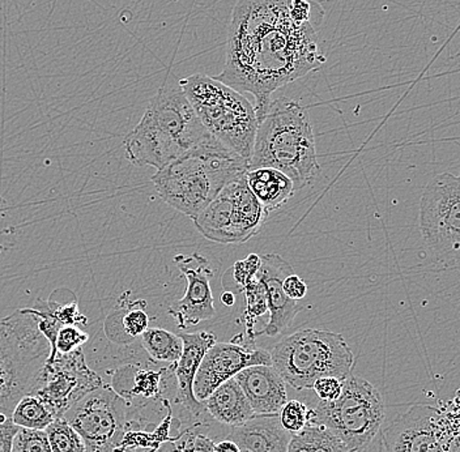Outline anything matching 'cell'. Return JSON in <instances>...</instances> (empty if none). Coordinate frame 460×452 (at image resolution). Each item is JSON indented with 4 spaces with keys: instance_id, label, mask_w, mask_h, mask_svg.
I'll use <instances>...</instances> for the list:
<instances>
[{
    "instance_id": "cell-29",
    "label": "cell",
    "mask_w": 460,
    "mask_h": 452,
    "mask_svg": "<svg viewBox=\"0 0 460 452\" xmlns=\"http://www.w3.org/2000/svg\"><path fill=\"white\" fill-rule=\"evenodd\" d=\"M66 290L62 289V297L58 298L57 293L54 292L50 298L46 299V306L49 313L59 322L62 325H85L88 323V318L82 314L79 309V301L74 292L70 293L68 298H66Z\"/></svg>"
},
{
    "instance_id": "cell-9",
    "label": "cell",
    "mask_w": 460,
    "mask_h": 452,
    "mask_svg": "<svg viewBox=\"0 0 460 452\" xmlns=\"http://www.w3.org/2000/svg\"><path fill=\"white\" fill-rule=\"evenodd\" d=\"M269 216L250 190L244 174L226 184L192 221L207 240L237 244L258 235Z\"/></svg>"
},
{
    "instance_id": "cell-2",
    "label": "cell",
    "mask_w": 460,
    "mask_h": 452,
    "mask_svg": "<svg viewBox=\"0 0 460 452\" xmlns=\"http://www.w3.org/2000/svg\"><path fill=\"white\" fill-rule=\"evenodd\" d=\"M214 140L180 84L165 82L123 143L129 163L161 170Z\"/></svg>"
},
{
    "instance_id": "cell-21",
    "label": "cell",
    "mask_w": 460,
    "mask_h": 452,
    "mask_svg": "<svg viewBox=\"0 0 460 452\" xmlns=\"http://www.w3.org/2000/svg\"><path fill=\"white\" fill-rule=\"evenodd\" d=\"M129 297L131 292H125L120 296L117 306L113 307L103 324L106 338L115 344H131L149 328L146 302L144 299Z\"/></svg>"
},
{
    "instance_id": "cell-40",
    "label": "cell",
    "mask_w": 460,
    "mask_h": 452,
    "mask_svg": "<svg viewBox=\"0 0 460 452\" xmlns=\"http://www.w3.org/2000/svg\"><path fill=\"white\" fill-rule=\"evenodd\" d=\"M221 302H223L226 306H233V305L235 304V295H233L232 292H224L223 295H221Z\"/></svg>"
},
{
    "instance_id": "cell-12",
    "label": "cell",
    "mask_w": 460,
    "mask_h": 452,
    "mask_svg": "<svg viewBox=\"0 0 460 452\" xmlns=\"http://www.w3.org/2000/svg\"><path fill=\"white\" fill-rule=\"evenodd\" d=\"M103 385L99 374L86 365L84 350H77L46 362L31 395L42 400L54 419H60L72 405Z\"/></svg>"
},
{
    "instance_id": "cell-7",
    "label": "cell",
    "mask_w": 460,
    "mask_h": 452,
    "mask_svg": "<svg viewBox=\"0 0 460 452\" xmlns=\"http://www.w3.org/2000/svg\"><path fill=\"white\" fill-rule=\"evenodd\" d=\"M270 354L272 367L297 391L312 390L322 377L345 381L355 367V356L343 335L314 328L281 339Z\"/></svg>"
},
{
    "instance_id": "cell-16",
    "label": "cell",
    "mask_w": 460,
    "mask_h": 452,
    "mask_svg": "<svg viewBox=\"0 0 460 452\" xmlns=\"http://www.w3.org/2000/svg\"><path fill=\"white\" fill-rule=\"evenodd\" d=\"M295 272L293 267L278 254L261 256V266L258 278L264 284L267 290V302H269V323L258 336L267 335L270 338L279 335L288 330L300 311L305 309L300 301H293L286 295L283 289V281L290 273Z\"/></svg>"
},
{
    "instance_id": "cell-25",
    "label": "cell",
    "mask_w": 460,
    "mask_h": 452,
    "mask_svg": "<svg viewBox=\"0 0 460 452\" xmlns=\"http://www.w3.org/2000/svg\"><path fill=\"white\" fill-rule=\"evenodd\" d=\"M244 298H246V309L243 313L244 335L241 338L246 339L247 347H252L255 339L258 338V331L255 330V322L259 316H263L269 311V302H267V290L261 279L257 278L247 285L243 290Z\"/></svg>"
},
{
    "instance_id": "cell-27",
    "label": "cell",
    "mask_w": 460,
    "mask_h": 452,
    "mask_svg": "<svg viewBox=\"0 0 460 452\" xmlns=\"http://www.w3.org/2000/svg\"><path fill=\"white\" fill-rule=\"evenodd\" d=\"M261 266V256L250 254L243 261H235L221 279V285L226 292L243 295L247 285L257 278Z\"/></svg>"
},
{
    "instance_id": "cell-30",
    "label": "cell",
    "mask_w": 460,
    "mask_h": 452,
    "mask_svg": "<svg viewBox=\"0 0 460 452\" xmlns=\"http://www.w3.org/2000/svg\"><path fill=\"white\" fill-rule=\"evenodd\" d=\"M312 416V407H307L300 400H288L279 412L281 425L290 434H297L304 430L310 424Z\"/></svg>"
},
{
    "instance_id": "cell-4",
    "label": "cell",
    "mask_w": 460,
    "mask_h": 452,
    "mask_svg": "<svg viewBox=\"0 0 460 452\" xmlns=\"http://www.w3.org/2000/svg\"><path fill=\"white\" fill-rule=\"evenodd\" d=\"M250 163L217 139L157 170L151 178L158 197L175 211L195 218L218 192L247 174Z\"/></svg>"
},
{
    "instance_id": "cell-20",
    "label": "cell",
    "mask_w": 460,
    "mask_h": 452,
    "mask_svg": "<svg viewBox=\"0 0 460 452\" xmlns=\"http://www.w3.org/2000/svg\"><path fill=\"white\" fill-rule=\"evenodd\" d=\"M172 365L171 368L161 370H148L135 364L123 365L114 371L111 387L129 404H134L137 400H140L142 404L146 402H157L163 399L161 395Z\"/></svg>"
},
{
    "instance_id": "cell-28",
    "label": "cell",
    "mask_w": 460,
    "mask_h": 452,
    "mask_svg": "<svg viewBox=\"0 0 460 452\" xmlns=\"http://www.w3.org/2000/svg\"><path fill=\"white\" fill-rule=\"evenodd\" d=\"M46 434L53 452H85V442L79 433L63 417L54 420Z\"/></svg>"
},
{
    "instance_id": "cell-39",
    "label": "cell",
    "mask_w": 460,
    "mask_h": 452,
    "mask_svg": "<svg viewBox=\"0 0 460 452\" xmlns=\"http://www.w3.org/2000/svg\"><path fill=\"white\" fill-rule=\"evenodd\" d=\"M214 452H243L240 446L233 440L226 439L223 442L215 443Z\"/></svg>"
},
{
    "instance_id": "cell-6",
    "label": "cell",
    "mask_w": 460,
    "mask_h": 452,
    "mask_svg": "<svg viewBox=\"0 0 460 452\" xmlns=\"http://www.w3.org/2000/svg\"><path fill=\"white\" fill-rule=\"evenodd\" d=\"M49 354L50 345L31 311L0 319V417L13 419L17 403L33 393Z\"/></svg>"
},
{
    "instance_id": "cell-13",
    "label": "cell",
    "mask_w": 460,
    "mask_h": 452,
    "mask_svg": "<svg viewBox=\"0 0 460 452\" xmlns=\"http://www.w3.org/2000/svg\"><path fill=\"white\" fill-rule=\"evenodd\" d=\"M385 452H453L441 416L429 405H413L384 430Z\"/></svg>"
},
{
    "instance_id": "cell-22",
    "label": "cell",
    "mask_w": 460,
    "mask_h": 452,
    "mask_svg": "<svg viewBox=\"0 0 460 452\" xmlns=\"http://www.w3.org/2000/svg\"><path fill=\"white\" fill-rule=\"evenodd\" d=\"M203 404L216 421L232 428L255 416L243 388L234 378L218 386Z\"/></svg>"
},
{
    "instance_id": "cell-17",
    "label": "cell",
    "mask_w": 460,
    "mask_h": 452,
    "mask_svg": "<svg viewBox=\"0 0 460 452\" xmlns=\"http://www.w3.org/2000/svg\"><path fill=\"white\" fill-rule=\"evenodd\" d=\"M183 350L180 359L174 364V376L177 378V395L175 404L182 405L192 416H199L204 408L194 395V381L204 356L209 348L214 347L217 339L208 331L200 332H182Z\"/></svg>"
},
{
    "instance_id": "cell-24",
    "label": "cell",
    "mask_w": 460,
    "mask_h": 452,
    "mask_svg": "<svg viewBox=\"0 0 460 452\" xmlns=\"http://www.w3.org/2000/svg\"><path fill=\"white\" fill-rule=\"evenodd\" d=\"M140 341L155 362L175 364L182 354L183 341L181 336L164 328L149 327L140 336Z\"/></svg>"
},
{
    "instance_id": "cell-41",
    "label": "cell",
    "mask_w": 460,
    "mask_h": 452,
    "mask_svg": "<svg viewBox=\"0 0 460 452\" xmlns=\"http://www.w3.org/2000/svg\"><path fill=\"white\" fill-rule=\"evenodd\" d=\"M3 211H4V200L0 197V223H2Z\"/></svg>"
},
{
    "instance_id": "cell-33",
    "label": "cell",
    "mask_w": 460,
    "mask_h": 452,
    "mask_svg": "<svg viewBox=\"0 0 460 452\" xmlns=\"http://www.w3.org/2000/svg\"><path fill=\"white\" fill-rule=\"evenodd\" d=\"M312 428L313 452H347L338 437L321 425L309 424Z\"/></svg>"
},
{
    "instance_id": "cell-5",
    "label": "cell",
    "mask_w": 460,
    "mask_h": 452,
    "mask_svg": "<svg viewBox=\"0 0 460 452\" xmlns=\"http://www.w3.org/2000/svg\"><path fill=\"white\" fill-rule=\"evenodd\" d=\"M178 84L204 129L250 163L258 129L254 105L232 86L204 74L187 76Z\"/></svg>"
},
{
    "instance_id": "cell-32",
    "label": "cell",
    "mask_w": 460,
    "mask_h": 452,
    "mask_svg": "<svg viewBox=\"0 0 460 452\" xmlns=\"http://www.w3.org/2000/svg\"><path fill=\"white\" fill-rule=\"evenodd\" d=\"M89 340L88 333L79 325H63L58 332L56 350L58 354H70L83 350V345Z\"/></svg>"
},
{
    "instance_id": "cell-42",
    "label": "cell",
    "mask_w": 460,
    "mask_h": 452,
    "mask_svg": "<svg viewBox=\"0 0 460 452\" xmlns=\"http://www.w3.org/2000/svg\"><path fill=\"white\" fill-rule=\"evenodd\" d=\"M458 180H459V182H460V174H459Z\"/></svg>"
},
{
    "instance_id": "cell-10",
    "label": "cell",
    "mask_w": 460,
    "mask_h": 452,
    "mask_svg": "<svg viewBox=\"0 0 460 452\" xmlns=\"http://www.w3.org/2000/svg\"><path fill=\"white\" fill-rule=\"evenodd\" d=\"M420 229L437 261L460 264V182L450 173L437 175L420 201Z\"/></svg>"
},
{
    "instance_id": "cell-43",
    "label": "cell",
    "mask_w": 460,
    "mask_h": 452,
    "mask_svg": "<svg viewBox=\"0 0 460 452\" xmlns=\"http://www.w3.org/2000/svg\"><path fill=\"white\" fill-rule=\"evenodd\" d=\"M243 452H247V451H243Z\"/></svg>"
},
{
    "instance_id": "cell-34",
    "label": "cell",
    "mask_w": 460,
    "mask_h": 452,
    "mask_svg": "<svg viewBox=\"0 0 460 452\" xmlns=\"http://www.w3.org/2000/svg\"><path fill=\"white\" fill-rule=\"evenodd\" d=\"M343 383L336 377H322L316 379L312 390L321 402H335L343 393Z\"/></svg>"
},
{
    "instance_id": "cell-11",
    "label": "cell",
    "mask_w": 460,
    "mask_h": 452,
    "mask_svg": "<svg viewBox=\"0 0 460 452\" xmlns=\"http://www.w3.org/2000/svg\"><path fill=\"white\" fill-rule=\"evenodd\" d=\"M129 414L131 404L103 385L72 405L63 419L84 439L85 452H115L128 430Z\"/></svg>"
},
{
    "instance_id": "cell-1",
    "label": "cell",
    "mask_w": 460,
    "mask_h": 452,
    "mask_svg": "<svg viewBox=\"0 0 460 452\" xmlns=\"http://www.w3.org/2000/svg\"><path fill=\"white\" fill-rule=\"evenodd\" d=\"M316 29L290 19L289 0H238L229 24L226 67L215 79L252 94L259 123L276 91L326 63Z\"/></svg>"
},
{
    "instance_id": "cell-18",
    "label": "cell",
    "mask_w": 460,
    "mask_h": 452,
    "mask_svg": "<svg viewBox=\"0 0 460 452\" xmlns=\"http://www.w3.org/2000/svg\"><path fill=\"white\" fill-rule=\"evenodd\" d=\"M255 414H276L288 402L286 381L272 365H255L234 377Z\"/></svg>"
},
{
    "instance_id": "cell-23",
    "label": "cell",
    "mask_w": 460,
    "mask_h": 452,
    "mask_svg": "<svg viewBox=\"0 0 460 452\" xmlns=\"http://www.w3.org/2000/svg\"><path fill=\"white\" fill-rule=\"evenodd\" d=\"M247 184L269 215L283 207L296 191L292 180L273 168L250 169Z\"/></svg>"
},
{
    "instance_id": "cell-35",
    "label": "cell",
    "mask_w": 460,
    "mask_h": 452,
    "mask_svg": "<svg viewBox=\"0 0 460 452\" xmlns=\"http://www.w3.org/2000/svg\"><path fill=\"white\" fill-rule=\"evenodd\" d=\"M185 436V433H183ZM183 439V437H182ZM215 442L204 434H192L186 431L181 446H178L177 452H214Z\"/></svg>"
},
{
    "instance_id": "cell-14",
    "label": "cell",
    "mask_w": 460,
    "mask_h": 452,
    "mask_svg": "<svg viewBox=\"0 0 460 452\" xmlns=\"http://www.w3.org/2000/svg\"><path fill=\"white\" fill-rule=\"evenodd\" d=\"M174 263L185 275L187 289L185 296L169 307V315L181 330L211 321L215 318L216 309L211 289L214 270L209 266L208 259L199 253L180 254L174 256Z\"/></svg>"
},
{
    "instance_id": "cell-36",
    "label": "cell",
    "mask_w": 460,
    "mask_h": 452,
    "mask_svg": "<svg viewBox=\"0 0 460 452\" xmlns=\"http://www.w3.org/2000/svg\"><path fill=\"white\" fill-rule=\"evenodd\" d=\"M283 289L286 295L293 301H302L307 295V285L295 272L288 275L283 281Z\"/></svg>"
},
{
    "instance_id": "cell-15",
    "label": "cell",
    "mask_w": 460,
    "mask_h": 452,
    "mask_svg": "<svg viewBox=\"0 0 460 452\" xmlns=\"http://www.w3.org/2000/svg\"><path fill=\"white\" fill-rule=\"evenodd\" d=\"M255 365H272L271 354L254 347L235 342H216L201 361L194 381V395L200 403L243 368Z\"/></svg>"
},
{
    "instance_id": "cell-3",
    "label": "cell",
    "mask_w": 460,
    "mask_h": 452,
    "mask_svg": "<svg viewBox=\"0 0 460 452\" xmlns=\"http://www.w3.org/2000/svg\"><path fill=\"white\" fill-rule=\"evenodd\" d=\"M257 168L284 173L296 190L309 186L321 174L309 111L298 101L272 100L259 120L250 158V169Z\"/></svg>"
},
{
    "instance_id": "cell-26",
    "label": "cell",
    "mask_w": 460,
    "mask_h": 452,
    "mask_svg": "<svg viewBox=\"0 0 460 452\" xmlns=\"http://www.w3.org/2000/svg\"><path fill=\"white\" fill-rule=\"evenodd\" d=\"M53 413L36 395L22 397L13 412V422L17 428L45 430L54 421Z\"/></svg>"
},
{
    "instance_id": "cell-8",
    "label": "cell",
    "mask_w": 460,
    "mask_h": 452,
    "mask_svg": "<svg viewBox=\"0 0 460 452\" xmlns=\"http://www.w3.org/2000/svg\"><path fill=\"white\" fill-rule=\"evenodd\" d=\"M310 424L321 425L338 437L347 452L364 451L381 430L386 417L384 397L367 379L350 376L335 402H318L312 407Z\"/></svg>"
},
{
    "instance_id": "cell-38",
    "label": "cell",
    "mask_w": 460,
    "mask_h": 452,
    "mask_svg": "<svg viewBox=\"0 0 460 452\" xmlns=\"http://www.w3.org/2000/svg\"><path fill=\"white\" fill-rule=\"evenodd\" d=\"M17 429L19 428L13 424V419L0 417V452H11V445Z\"/></svg>"
},
{
    "instance_id": "cell-19",
    "label": "cell",
    "mask_w": 460,
    "mask_h": 452,
    "mask_svg": "<svg viewBox=\"0 0 460 452\" xmlns=\"http://www.w3.org/2000/svg\"><path fill=\"white\" fill-rule=\"evenodd\" d=\"M229 439L247 452H288L292 434L283 428L279 413L255 414L249 421L233 426Z\"/></svg>"
},
{
    "instance_id": "cell-37",
    "label": "cell",
    "mask_w": 460,
    "mask_h": 452,
    "mask_svg": "<svg viewBox=\"0 0 460 452\" xmlns=\"http://www.w3.org/2000/svg\"><path fill=\"white\" fill-rule=\"evenodd\" d=\"M288 452H313V436L310 425H307L300 433L292 434V439L288 445Z\"/></svg>"
},
{
    "instance_id": "cell-31",
    "label": "cell",
    "mask_w": 460,
    "mask_h": 452,
    "mask_svg": "<svg viewBox=\"0 0 460 452\" xmlns=\"http://www.w3.org/2000/svg\"><path fill=\"white\" fill-rule=\"evenodd\" d=\"M11 452H53L45 430L17 429L13 436Z\"/></svg>"
}]
</instances>
